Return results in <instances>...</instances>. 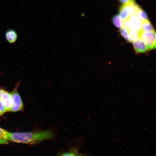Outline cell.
<instances>
[{
	"label": "cell",
	"instance_id": "obj_19",
	"mask_svg": "<svg viewBox=\"0 0 156 156\" xmlns=\"http://www.w3.org/2000/svg\"><path fill=\"white\" fill-rule=\"evenodd\" d=\"M4 90H3V89L1 88H0V97L1 94H2L3 92H4Z\"/></svg>",
	"mask_w": 156,
	"mask_h": 156
},
{
	"label": "cell",
	"instance_id": "obj_6",
	"mask_svg": "<svg viewBox=\"0 0 156 156\" xmlns=\"http://www.w3.org/2000/svg\"><path fill=\"white\" fill-rule=\"evenodd\" d=\"M129 18L131 29L137 31H139L142 29V21L136 14L131 15Z\"/></svg>",
	"mask_w": 156,
	"mask_h": 156
},
{
	"label": "cell",
	"instance_id": "obj_9",
	"mask_svg": "<svg viewBox=\"0 0 156 156\" xmlns=\"http://www.w3.org/2000/svg\"><path fill=\"white\" fill-rule=\"evenodd\" d=\"M142 21V29L143 31H155L153 25L149 20Z\"/></svg>",
	"mask_w": 156,
	"mask_h": 156
},
{
	"label": "cell",
	"instance_id": "obj_17",
	"mask_svg": "<svg viewBox=\"0 0 156 156\" xmlns=\"http://www.w3.org/2000/svg\"><path fill=\"white\" fill-rule=\"evenodd\" d=\"M134 0H119L120 2L123 4L129 3Z\"/></svg>",
	"mask_w": 156,
	"mask_h": 156
},
{
	"label": "cell",
	"instance_id": "obj_3",
	"mask_svg": "<svg viewBox=\"0 0 156 156\" xmlns=\"http://www.w3.org/2000/svg\"><path fill=\"white\" fill-rule=\"evenodd\" d=\"M140 7L135 0L127 3L123 4L119 9V15L122 19H127L132 14H136Z\"/></svg>",
	"mask_w": 156,
	"mask_h": 156
},
{
	"label": "cell",
	"instance_id": "obj_12",
	"mask_svg": "<svg viewBox=\"0 0 156 156\" xmlns=\"http://www.w3.org/2000/svg\"><path fill=\"white\" fill-rule=\"evenodd\" d=\"M120 32L123 38L127 41L129 42V31L124 27H122L120 29Z\"/></svg>",
	"mask_w": 156,
	"mask_h": 156
},
{
	"label": "cell",
	"instance_id": "obj_8",
	"mask_svg": "<svg viewBox=\"0 0 156 156\" xmlns=\"http://www.w3.org/2000/svg\"><path fill=\"white\" fill-rule=\"evenodd\" d=\"M5 36L6 40L9 43L11 44L15 43L17 38L16 32L12 29H10L7 31Z\"/></svg>",
	"mask_w": 156,
	"mask_h": 156
},
{
	"label": "cell",
	"instance_id": "obj_16",
	"mask_svg": "<svg viewBox=\"0 0 156 156\" xmlns=\"http://www.w3.org/2000/svg\"><path fill=\"white\" fill-rule=\"evenodd\" d=\"M61 156H77L75 153L72 152L65 153Z\"/></svg>",
	"mask_w": 156,
	"mask_h": 156
},
{
	"label": "cell",
	"instance_id": "obj_7",
	"mask_svg": "<svg viewBox=\"0 0 156 156\" xmlns=\"http://www.w3.org/2000/svg\"><path fill=\"white\" fill-rule=\"evenodd\" d=\"M133 48L136 53H144L148 51L144 42L138 39L133 42Z\"/></svg>",
	"mask_w": 156,
	"mask_h": 156
},
{
	"label": "cell",
	"instance_id": "obj_4",
	"mask_svg": "<svg viewBox=\"0 0 156 156\" xmlns=\"http://www.w3.org/2000/svg\"><path fill=\"white\" fill-rule=\"evenodd\" d=\"M19 84V82L17 84L11 93L12 99V105L10 110L11 112H16L21 111L23 109V104L17 90Z\"/></svg>",
	"mask_w": 156,
	"mask_h": 156
},
{
	"label": "cell",
	"instance_id": "obj_11",
	"mask_svg": "<svg viewBox=\"0 0 156 156\" xmlns=\"http://www.w3.org/2000/svg\"><path fill=\"white\" fill-rule=\"evenodd\" d=\"M136 14L142 21L149 20L147 13L140 6L138 9Z\"/></svg>",
	"mask_w": 156,
	"mask_h": 156
},
{
	"label": "cell",
	"instance_id": "obj_15",
	"mask_svg": "<svg viewBox=\"0 0 156 156\" xmlns=\"http://www.w3.org/2000/svg\"><path fill=\"white\" fill-rule=\"evenodd\" d=\"M6 112V109L3 103L0 99V116Z\"/></svg>",
	"mask_w": 156,
	"mask_h": 156
},
{
	"label": "cell",
	"instance_id": "obj_13",
	"mask_svg": "<svg viewBox=\"0 0 156 156\" xmlns=\"http://www.w3.org/2000/svg\"><path fill=\"white\" fill-rule=\"evenodd\" d=\"M9 132L0 127V140L8 141Z\"/></svg>",
	"mask_w": 156,
	"mask_h": 156
},
{
	"label": "cell",
	"instance_id": "obj_14",
	"mask_svg": "<svg viewBox=\"0 0 156 156\" xmlns=\"http://www.w3.org/2000/svg\"><path fill=\"white\" fill-rule=\"evenodd\" d=\"M122 26L127 30L129 32L131 29L130 21L129 18L123 20Z\"/></svg>",
	"mask_w": 156,
	"mask_h": 156
},
{
	"label": "cell",
	"instance_id": "obj_1",
	"mask_svg": "<svg viewBox=\"0 0 156 156\" xmlns=\"http://www.w3.org/2000/svg\"><path fill=\"white\" fill-rule=\"evenodd\" d=\"M55 127L53 126L46 130L27 132H8V140L22 143L32 144L52 139L56 136Z\"/></svg>",
	"mask_w": 156,
	"mask_h": 156
},
{
	"label": "cell",
	"instance_id": "obj_5",
	"mask_svg": "<svg viewBox=\"0 0 156 156\" xmlns=\"http://www.w3.org/2000/svg\"><path fill=\"white\" fill-rule=\"evenodd\" d=\"M0 99L4 105L6 111H10L12 104L11 94L4 90L1 96Z\"/></svg>",
	"mask_w": 156,
	"mask_h": 156
},
{
	"label": "cell",
	"instance_id": "obj_10",
	"mask_svg": "<svg viewBox=\"0 0 156 156\" xmlns=\"http://www.w3.org/2000/svg\"><path fill=\"white\" fill-rule=\"evenodd\" d=\"M112 22L117 28L120 29L122 26V19L119 14H116L112 18Z\"/></svg>",
	"mask_w": 156,
	"mask_h": 156
},
{
	"label": "cell",
	"instance_id": "obj_2",
	"mask_svg": "<svg viewBox=\"0 0 156 156\" xmlns=\"http://www.w3.org/2000/svg\"><path fill=\"white\" fill-rule=\"evenodd\" d=\"M139 38L144 43L148 51L156 48V33L155 31H146L142 29L138 31Z\"/></svg>",
	"mask_w": 156,
	"mask_h": 156
},
{
	"label": "cell",
	"instance_id": "obj_18",
	"mask_svg": "<svg viewBox=\"0 0 156 156\" xmlns=\"http://www.w3.org/2000/svg\"><path fill=\"white\" fill-rule=\"evenodd\" d=\"M8 142L7 141L2 140H0V144H7Z\"/></svg>",
	"mask_w": 156,
	"mask_h": 156
}]
</instances>
